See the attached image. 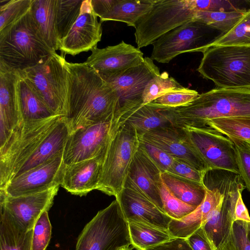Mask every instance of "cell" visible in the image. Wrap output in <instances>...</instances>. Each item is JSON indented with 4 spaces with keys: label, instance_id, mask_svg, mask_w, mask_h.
<instances>
[{
    "label": "cell",
    "instance_id": "obj_1",
    "mask_svg": "<svg viewBox=\"0 0 250 250\" xmlns=\"http://www.w3.org/2000/svg\"><path fill=\"white\" fill-rule=\"evenodd\" d=\"M66 72L67 110L64 120L70 132L104 121L119 110L113 85L85 62H64Z\"/></svg>",
    "mask_w": 250,
    "mask_h": 250
},
{
    "label": "cell",
    "instance_id": "obj_2",
    "mask_svg": "<svg viewBox=\"0 0 250 250\" xmlns=\"http://www.w3.org/2000/svg\"><path fill=\"white\" fill-rule=\"evenodd\" d=\"M158 109L172 125L181 128H205L213 119L250 118V88L216 87L183 105Z\"/></svg>",
    "mask_w": 250,
    "mask_h": 250
},
{
    "label": "cell",
    "instance_id": "obj_3",
    "mask_svg": "<svg viewBox=\"0 0 250 250\" xmlns=\"http://www.w3.org/2000/svg\"><path fill=\"white\" fill-rule=\"evenodd\" d=\"M54 52L41 37L30 11L0 32V62L17 71L42 63Z\"/></svg>",
    "mask_w": 250,
    "mask_h": 250
},
{
    "label": "cell",
    "instance_id": "obj_4",
    "mask_svg": "<svg viewBox=\"0 0 250 250\" xmlns=\"http://www.w3.org/2000/svg\"><path fill=\"white\" fill-rule=\"evenodd\" d=\"M197 69L218 88H250V46H212L203 52Z\"/></svg>",
    "mask_w": 250,
    "mask_h": 250
},
{
    "label": "cell",
    "instance_id": "obj_5",
    "mask_svg": "<svg viewBox=\"0 0 250 250\" xmlns=\"http://www.w3.org/2000/svg\"><path fill=\"white\" fill-rule=\"evenodd\" d=\"M64 116L22 121L0 146V189H3Z\"/></svg>",
    "mask_w": 250,
    "mask_h": 250
},
{
    "label": "cell",
    "instance_id": "obj_6",
    "mask_svg": "<svg viewBox=\"0 0 250 250\" xmlns=\"http://www.w3.org/2000/svg\"><path fill=\"white\" fill-rule=\"evenodd\" d=\"M120 121V125L108 145L97 189L115 197L124 188L130 165L140 144L136 130Z\"/></svg>",
    "mask_w": 250,
    "mask_h": 250
},
{
    "label": "cell",
    "instance_id": "obj_7",
    "mask_svg": "<svg viewBox=\"0 0 250 250\" xmlns=\"http://www.w3.org/2000/svg\"><path fill=\"white\" fill-rule=\"evenodd\" d=\"M130 245L128 224L115 199L84 226L75 250H117Z\"/></svg>",
    "mask_w": 250,
    "mask_h": 250
},
{
    "label": "cell",
    "instance_id": "obj_8",
    "mask_svg": "<svg viewBox=\"0 0 250 250\" xmlns=\"http://www.w3.org/2000/svg\"><path fill=\"white\" fill-rule=\"evenodd\" d=\"M198 11L196 0H155L134 27L137 47L152 44L165 33L194 20Z\"/></svg>",
    "mask_w": 250,
    "mask_h": 250
},
{
    "label": "cell",
    "instance_id": "obj_9",
    "mask_svg": "<svg viewBox=\"0 0 250 250\" xmlns=\"http://www.w3.org/2000/svg\"><path fill=\"white\" fill-rule=\"evenodd\" d=\"M215 170L221 197L202 227L214 250H217L230 236L237 200L246 187L239 174L225 170Z\"/></svg>",
    "mask_w": 250,
    "mask_h": 250
},
{
    "label": "cell",
    "instance_id": "obj_10",
    "mask_svg": "<svg viewBox=\"0 0 250 250\" xmlns=\"http://www.w3.org/2000/svg\"><path fill=\"white\" fill-rule=\"evenodd\" d=\"M65 59L53 53L43 62L19 71L31 84L53 113L65 116L67 91Z\"/></svg>",
    "mask_w": 250,
    "mask_h": 250
},
{
    "label": "cell",
    "instance_id": "obj_11",
    "mask_svg": "<svg viewBox=\"0 0 250 250\" xmlns=\"http://www.w3.org/2000/svg\"><path fill=\"white\" fill-rule=\"evenodd\" d=\"M122 114L71 132L63 152L65 166L97 157L106 152L118 129Z\"/></svg>",
    "mask_w": 250,
    "mask_h": 250
},
{
    "label": "cell",
    "instance_id": "obj_12",
    "mask_svg": "<svg viewBox=\"0 0 250 250\" xmlns=\"http://www.w3.org/2000/svg\"><path fill=\"white\" fill-rule=\"evenodd\" d=\"M214 29L193 20L163 35L152 43L153 61L167 63L181 54L203 52L216 37Z\"/></svg>",
    "mask_w": 250,
    "mask_h": 250
},
{
    "label": "cell",
    "instance_id": "obj_13",
    "mask_svg": "<svg viewBox=\"0 0 250 250\" xmlns=\"http://www.w3.org/2000/svg\"><path fill=\"white\" fill-rule=\"evenodd\" d=\"M208 170L221 169L239 174L234 143L209 127L183 128Z\"/></svg>",
    "mask_w": 250,
    "mask_h": 250
},
{
    "label": "cell",
    "instance_id": "obj_14",
    "mask_svg": "<svg viewBox=\"0 0 250 250\" xmlns=\"http://www.w3.org/2000/svg\"><path fill=\"white\" fill-rule=\"evenodd\" d=\"M160 74L153 61L145 57L139 65L117 74L102 76L114 87L119 98V111L124 112L143 104L142 96L146 85Z\"/></svg>",
    "mask_w": 250,
    "mask_h": 250
},
{
    "label": "cell",
    "instance_id": "obj_15",
    "mask_svg": "<svg viewBox=\"0 0 250 250\" xmlns=\"http://www.w3.org/2000/svg\"><path fill=\"white\" fill-rule=\"evenodd\" d=\"M64 167L62 154L14 177L0 191L18 197L60 186Z\"/></svg>",
    "mask_w": 250,
    "mask_h": 250
},
{
    "label": "cell",
    "instance_id": "obj_16",
    "mask_svg": "<svg viewBox=\"0 0 250 250\" xmlns=\"http://www.w3.org/2000/svg\"><path fill=\"white\" fill-rule=\"evenodd\" d=\"M59 187L18 197L9 196L0 191V210L6 212L21 229H33L42 213L52 207Z\"/></svg>",
    "mask_w": 250,
    "mask_h": 250
},
{
    "label": "cell",
    "instance_id": "obj_17",
    "mask_svg": "<svg viewBox=\"0 0 250 250\" xmlns=\"http://www.w3.org/2000/svg\"><path fill=\"white\" fill-rule=\"evenodd\" d=\"M140 140L182 159L200 171H208L183 128L173 125L156 128L140 136Z\"/></svg>",
    "mask_w": 250,
    "mask_h": 250
},
{
    "label": "cell",
    "instance_id": "obj_18",
    "mask_svg": "<svg viewBox=\"0 0 250 250\" xmlns=\"http://www.w3.org/2000/svg\"><path fill=\"white\" fill-rule=\"evenodd\" d=\"M116 199L127 222L141 223L168 230L172 218L129 180H126L124 188Z\"/></svg>",
    "mask_w": 250,
    "mask_h": 250
},
{
    "label": "cell",
    "instance_id": "obj_19",
    "mask_svg": "<svg viewBox=\"0 0 250 250\" xmlns=\"http://www.w3.org/2000/svg\"><path fill=\"white\" fill-rule=\"evenodd\" d=\"M91 0H83L80 14L66 36L61 41L60 50L75 56L91 50L101 41V22L98 21Z\"/></svg>",
    "mask_w": 250,
    "mask_h": 250
},
{
    "label": "cell",
    "instance_id": "obj_20",
    "mask_svg": "<svg viewBox=\"0 0 250 250\" xmlns=\"http://www.w3.org/2000/svg\"><path fill=\"white\" fill-rule=\"evenodd\" d=\"M144 61L140 49L122 41L118 44L104 48L94 47L85 62L100 75L107 76L139 65Z\"/></svg>",
    "mask_w": 250,
    "mask_h": 250
},
{
    "label": "cell",
    "instance_id": "obj_21",
    "mask_svg": "<svg viewBox=\"0 0 250 250\" xmlns=\"http://www.w3.org/2000/svg\"><path fill=\"white\" fill-rule=\"evenodd\" d=\"M20 72L0 62V146L22 122L18 92Z\"/></svg>",
    "mask_w": 250,
    "mask_h": 250
},
{
    "label": "cell",
    "instance_id": "obj_22",
    "mask_svg": "<svg viewBox=\"0 0 250 250\" xmlns=\"http://www.w3.org/2000/svg\"><path fill=\"white\" fill-rule=\"evenodd\" d=\"M204 183L206 194L202 204L184 217L172 219L169 222L168 230L173 238L186 239L201 227L219 200L221 192L215 170L207 172Z\"/></svg>",
    "mask_w": 250,
    "mask_h": 250
},
{
    "label": "cell",
    "instance_id": "obj_23",
    "mask_svg": "<svg viewBox=\"0 0 250 250\" xmlns=\"http://www.w3.org/2000/svg\"><path fill=\"white\" fill-rule=\"evenodd\" d=\"M105 154L65 165L60 186L72 194L80 196L98 189Z\"/></svg>",
    "mask_w": 250,
    "mask_h": 250
},
{
    "label": "cell",
    "instance_id": "obj_24",
    "mask_svg": "<svg viewBox=\"0 0 250 250\" xmlns=\"http://www.w3.org/2000/svg\"><path fill=\"white\" fill-rule=\"evenodd\" d=\"M161 173V171L140 144L126 179L135 185L164 212L159 188Z\"/></svg>",
    "mask_w": 250,
    "mask_h": 250
},
{
    "label": "cell",
    "instance_id": "obj_25",
    "mask_svg": "<svg viewBox=\"0 0 250 250\" xmlns=\"http://www.w3.org/2000/svg\"><path fill=\"white\" fill-rule=\"evenodd\" d=\"M70 133L64 117H62L22 166L15 177L62 154Z\"/></svg>",
    "mask_w": 250,
    "mask_h": 250
},
{
    "label": "cell",
    "instance_id": "obj_26",
    "mask_svg": "<svg viewBox=\"0 0 250 250\" xmlns=\"http://www.w3.org/2000/svg\"><path fill=\"white\" fill-rule=\"evenodd\" d=\"M57 0H32L30 13L41 37L53 51L60 49L56 28Z\"/></svg>",
    "mask_w": 250,
    "mask_h": 250
},
{
    "label": "cell",
    "instance_id": "obj_27",
    "mask_svg": "<svg viewBox=\"0 0 250 250\" xmlns=\"http://www.w3.org/2000/svg\"><path fill=\"white\" fill-rule=\"evenodd\" d=\"M20 74L18 92L22 121L41 120L57 116L49 109L29 82Z\"/></svg>",
    "mask_w": 250,
    "mask_h": 250
},
{
    "label": "cell",
    "instance_id": "obj_28",
    "mask_svg": "<svg viewBox=\"0 0 250 250\" xmlns=\"http://www.w3.org/2000/svg\"><path fill=\"white\" fill-rule=\"evenodd\" d=\"M121 119L135 128L139 136L153 129L172 125L158 109L150 104H141L123 112Z\"/></svg>",
    "mask_w": 250,
    "mask_h": 250
},
{
    "label": "cell",
    "instance_id": "obj_29",
    "mask_svg": "<svg viewBox=\"0 0 250 250\" xmlns=\"http://www.w3.org/2000/svg\"><path fill=\"white\" fill-rule=\"evenodd\" d=\"M161 178L171 192L183 202L198 207L203 202L206 194V187L204 183L167 171L162 172Z\"/></svg>",
    "mask_w": 250,
    "mask_h": 250
},
{
    "label": "cell",
    "instance_id": "obj_30",
    "mask_svg": "<svg viewBox=\"0 0 250 250\" xmlns=\"http://www.w3.org/2000/svg\"><path fill=\"white\" fill-rule=\"evenodd\" d=\"M155 0H114L109 12L100 22L118 21L135 27L140 19L152 8Z\"/></svg>",
    "mask_w": 250,
    "mask_h": 250
},
{
    "label": "cell",
    "instance_id": "obj_31",
    "mask_svg": "<svg viewBox=\"0 0 250 250\" xmlns=\"http://www.w3.org/2000/svg\"><path fill=\"white\" fill-rule=\"evenodd\" d=\"M33 229H20L11 217L0 210V250H32Z\"/></svg>",
    "mask_w": 250,
    "mask_h": 250
},
{
    "label": "cell",
    "instance_id": "obj_32",
    "mask_svg": "<svg viewBox=\"0 0 250 250\" xmlns=\"http://www.w3.org/2000/svg\"><path fill=\"white\" fill-rule=\"evenodd\" d=\"M128 224L131 245L137 250H145L173 238L168 230L138 222Z\"/></svg>",
    "mask_w": 250,
    "mask_h": 250
},
{
    "label": "cell",
    "instance_id": "obj_33",
    "mask_svg": "<svg viewBox=\"0 0 250 250\" xmlns=\"http://www.w3.org/2000/svg\"><path fill=\"white\" fill-rule=\"evenodd\" d=\"M226 45L250 46V7L230 30L216 36L206 49Z\"/></svg>",
    "mask_w": 250,
    "mask_h": 250
},
{
    "label": "cell",
    "instance_id": "obj_34",
    "mask_svg": "<svg viewBox=\"0 0 250 250\" xmlns=\"http://www.w3.org/2000/svg\"><path fill=\"white\" fill-rule=\"evenodd\" d=\"M83 1V0H57L56 28L61 42L78 18Z\"/></svg>",
    "mask_w": 250,
    "mask_h": 250
},
{
    "label": "cell",
    "instance_id": "obj_35",
    "mask_svg": "<svg viewBox=\"0 0 250 250\" xmlns=\"http://www.w3.org/2000/svg\"><path fill=\"white\" fill-rule=\"evenodd\" d=\"M205 127L213 129L229 138L250 140V118H226L213 119L206 123Z\"/></svg>",
    "mask_w": 250,
    "mask_h": 250
},
{
    "label": "cell",
    "instance_id": "obj_36",
    "mask_svg": "<svg viewBox=\"0 0 250 250\" xmlns=\"http://www.w3.org/2000/svg\"><path fill=\"white\" fill-rule=\"evenodd\" d=\"M247 10L217 12L198 11L194 20L224 34L228 32L233 27Z\"/></svg>",
    "mask_w": 250,
    "mask_h": 250
},
{
    "label": "cell",
    "instance_id": "obj_37",
    "mask_svg": "<svg viewBox=\"0 0 250 250\" xmlns=\"http://www.w3.org/2000/svg\"><path fill=\"white\" fill-rule=\"evenodd\" d=\"M184 87L174 78L169 76L167 72L164 71L151 79L146 85L142 96L143 104L151 103L169 90Z\"/></svg>",
    "mask_w": 250,
    "mask_h": 250
},
{
    "label": "cell",
    "instance_id": "obj_38",
    "mask_svg": "<svg viewBox=\"0 0 250 250\" xmlns=\"http://www.w3.org/2000/svg\"><path fill=\"white\" fill-rule=\"evenodd\" d=\"M164 212L172 219H180L194 211L197 207L187 204L175 197L163 181L159 186Z\"/></svg>",
    "mask_w": 250,
    "mask_h": 250
},
{
    "label": "cell",
    "instance_id": "obj_39",
    "mask_svg": "<svg viewBox=\"0 0 250 250\" xmlns=\"http://www.w3.org/2000/svg\"><path fill=\"white\" fill-rule=\"evenodd\" d=\"M32 0H10L0 8V32L25 15L31 8Z\"/></svg>",
    "mask_w": 250,
    "mask_h": 250
},
{
    "label": "cell",
    "instance_id": "obj_40",
    "mask_svg": "<svg viewBox=\"0 0 250 250\" xmlns=\"http://www.w3.org/2000/svg\"><path fill=\"white\" fill-rule=\"evenodd\" d=\"M199 95L196 90L186 87L171 89L149 104L159 108L176 107L191 102Z\"/></svg>",
    "mask_w": 250,
    "mask_h": 250
},
{
    "label": "cell",
    "instance_id": "obj_41",
    "mask_svg": "<svg viewBox=\"0 0 250 250\" xmlns=\"http://www.w3.org/2000/svg\"><path fill=\"white\" fill-rule=\"evenodd\" d=\"M229 139L234 145L239 175L246 188L250 192V145L244 140Z\"/></svg>",
    "mask_w": 250,
    "mask_h": 250
},
{
    "label": "cell",
    "instance_id": "obj_42",
    "mask_svg": "<svg viewBox=\"0 0 250 250\" xmlns=\"http://www.w3.org/2000/svg\"><path fill=\"white\" fill-rule=\"evenodd\" d=\"M52 226L48 211L42 213L33 229L32 250H45L51 237Z\"/></svg>",
    "mask_w": 250,
    "mask_h": 250
},
{
    "label": "cell",
    "instance_id": "obj_43",
    "mask_svg": "<svg viewBox=\"0 0 250 250\" xmlns=\"http://www.w3.org/2000/svg\"><path fill=\"white\" fill-rule=\"evenodd\" d=\"M230 235L234 250H250V222L234 221Z\"/></svg>",
    "mask_w": 250,
    "mask_h": 250
},
{
    "label": "cell",
    "instance_id": "obj_44",
    "mask_svg": "<svg viewBox=\"0 0 250 250\" xmlns=\"http://www.w3.org/2000/svg\"><path fill=\"white\" fill-rule=\"evenodd\" d=\"M167 172L201 183H204V179L206 173L176 157L174 158L172 166Z\"/></svg>",
    "mask_w": 250,
    "mask_h": 250
},
{
    "label": "cell",
    "instance_id": "obj_45",
    "mask_svg": "<svg viewBox=\"0 0 250 250\" xmlns=\"http://www.w3.org/2000/svg\"><path fill=\"white\" fill-rule=\"evenodd\" d=\"M140 146L162 172L168 171L172 166L174 157L159 148L141 141Z\"/></svg>",
    "mask_w": 250,
    "mask_h": 250
},
{
    "label": "cell",
    "instance_id": "obj_46",
    "mask_svg": "<svg viewBox=\"0 0 250 250\" xmlns=\"http://www.w3.org/2000/svg\"><path fill=\"white\" fill-rule=\"evenodd\" d=\"M186 240L193 250H214L202 226L186 238Z\"/></svg>",
    "mask_w": 250,
    "mask_h": 250
},
{
    "label": "cell",
    "instance_id": "obj_47",
    "mask_svg": "<svg viewBox=\"0 0 250 250\" xmlns=\"http://www.w3.org/2000/svg\"><path fill=\"white\" fill-rule=\"evenodd\" d=\"M145 250H193L186 239L173 238L156 246Z\"/></svg>",
    "mask_w": 250,
    "mask_h": 250
},
{
    "label": "cell",
    "instance_id": "obj_48",
    "mask_svg": "<svg viewBox=\"0 0 250 250\" xmlns=\"http://www.w3.org/2000/svg\"><path fill=\"white\" fill-rule=\"evenodd\" d=\"M114 0H91L93 10L100 19L103 18L110 10Z\"/></svg>",
    "mask_w": 250,
    "mask_h": 250
},
{
    "label": "cell",
    "instance_id": "obj_49",
    "mask_svg": "<svg viewBox=\"0 0 250 250\" xmlns=\"http://www.w3.org/2000/svg\"><path fill=\"white\" fill-rule=\"evenodd\" d=\"M240 193L235 205L234 210V221L241 220L250 222V216L246 208L242 196Z\"/></svg>",
    "mask_w": 250,
    "mask_h": 250
},
{
    "label": "cell",
    "instance_id": "obj_50",
    "mask_svg": "<svg viewBox=\"0 0 250 250\" xmlns=\"http://www.w3.org/2000/svg\"><path fill=\"white\" fill-rule=\"evenodd\" d=\"M217 250H234L230 235L226 242Z\"/></svg>",
    "mask_w": 250,
    "mask_h": 250
},
{
    "label": "cell",
    "instance_id": "obj_51",
    "mask_svg": "<svg viewBox=\"0 0 250 250\" xmlns=\"http://www.w3.org/2000/svg\"><path fill=\"white\" fill-rule=\"evenodd\" d=\"M117 250H130L129 247H125L118 249Z\"/></svg>",
    "mask_w": 250,
    "mask_h": 250
},
{
    "label": "cell",
    "instance_id": "obj_52",
    "mask_svg": "<svg viewBox=\"0 0 250 250\" xmlns=\"http://www.w3.org/2000/svg\"><path fill=\"white\" fill-rule=\"evenodd\" d=\"M246 141L250 145V140H246Z\"/></svg>",
    "mask_w": 250,
    "mask_h": 250
}]
</instances>
